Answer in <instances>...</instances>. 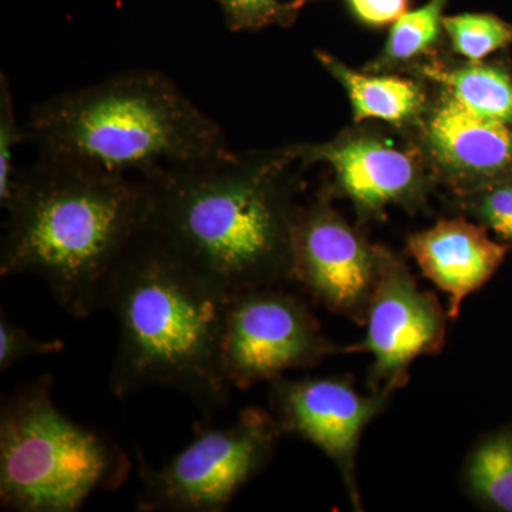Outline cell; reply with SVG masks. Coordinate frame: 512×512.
<instances>
[{
  "label": "cell",
  "mask_w": 512,
  "mask_h": 512,
  "mask_svg": "<svg viewBox=\"0 0 512 512\" xmlns=\"http://www.w3.org/2000/svg\"><path fill=\"white\" fill-rule=\"evenodd\" d=\"M295 144L231 150L144 177L148 231L231 301L293 281L301 204Z\"/></svg>",
  "instance_id": "6da1fadb"
},
{
  "label": "cell",
  "mask_w": 512,
  "mask_h": 512,
  "mask_svg": "<svg viewBox=\"0 0 512 512\" xmlns=\"http://www.w3.org/2000/svg\"><path fill=\"white\" fill-rule=\"evenodd\" d=\"M3 210L2 278L35 275L64 312L86 319L106 309L117 268L146 232L150 190L143 178L37 158Z\"/></svg>",
  "instance_id": "7a4b0ae2"
},
{
  "label": "cell",
  "mask_w": 512,
  "mask_h": 512,
  "mask_svg": "<svg viewBox=\"0 0 512 512\" xmlns=\"http://www.w3.org/2000/svg\"><path fill=\"white\" fill-rule=\"evenodd\" d=\"M228 303L146 229L121 261L106 299L120 328L109 377L113 396L168 387L205 419L221 412L232 389L222 365Z\"/></svg>",
  "instance_id": "3957f363"
},
{
  "label": "cell",
  "mask_w": 512,
  "mask_h": 512,
  "mask_svg": "<svg viewBox=\"0 0 512 512\" xmlns=\"http://www.w3.org/2000/svg\"><path fill=\"white\" fill-rule=\"evenodd\" d=\"M23 127L39 158L141 178L231 151L224 128L153 69L50 96L30 109Z\"/></svg>",
  "instance_id": "277c9868"
},
{
  "label": "cell",
  "mask_w": 512,
  "mask_h": 512,
  "mask_svg": "<svg viewBox=\"0 0 512 512\" xmlns=\"http://www.w3.org/2000/svg\"><path fill=\"white\" fill-rule=\"evenodd\" d=\"M53 377L19 386L0 410V501L16 512H76L119 490L130 458L113 440L60 412Z\"/></svg>",
  "instance_id": "5b68a950"
},
{
  "label": "cell",
  "mask_w": 512,
  "mask_h": 512,
  "mask_svg": "<svg viewBox=\"0 0 512 512\" xmlns=\"http://www.w3.org/2000/svg\"><path fill=\"white\" fill-rule=\"evenodd\" d=\"M278 421L261 409L244 410L220 429H205L163 467L141 464L137 510L221 512L264 470L281 437Z\"/></svg>",
  "instance_id": "8992f818"
},
{
  "label": "cell",
  "mask_w": 512,
  "mask_h": 512,
  "mask_svg": "<svg viewBox=\"0 0 512 512\" xmlns=\"http://www.w3.org/2000/svg\"><path fill=\"white\" fill-rule=\"evenodd\" d=\"M303 168L329 165L333 195L346 198L357 220H382L389 207L419 211L437 180L409 134L402 140L357 123L323 143L295 144Z\"/></svg>",
  "instance_id": "52a82bcc"
},
{
  "label": "cell",
  "mask_w": 512,
  "mask_h": 512,
  "mask_svg": "<svg viewBox=\"0 0 512 512\" xmlns=\"http://www.w3.org/2000/svg\"><path fill=\"white\" fill-rule=\"evenodd\" d=\"M281 286L252 289L228 303L222 365L232 387L274 382L335 352L306 303Z\"/></svg>",
  "instance_id": "ba28073f"
},
{
  "label": "cell",
  "mask_w": 512,
  "mask_h": 512,
  "mask_svg": "<svg viewBox=\"0 0 512 512\" xmlns=\"http://www.w3.org/2000/svg\"><path fill=\"white\" fill-rule=\"evenodd\" d=\"M329 181L299 207L293 229V281L330 312L365 325L387 248L373 245L333 208Z\"/></svg>",
  "instance_id": "9c48e42d"
},
{
  "label": "cell",
  "mask_w": 512,
  "mask_h": 512,
  "mask_svg": "<svg viewBox=\"0 0 512 512\" xmlns=\"http://www.w3.org/2000/svg\"><path fill=\"white\" fill-rule=\"evenodd\" d=\"M447 318L436 296L421 291L402 259L387 249L367 311L365 339L346 352L370 353L376 392L390 394L407 383L417 357L443 348Z\"/></svg>",
  "instance_id": "30bf717a"
},
{
  "label": "cell",
  "mask_w": 512,
  "mask_h": 512,
  "mask_svg": "<svg viewBox=\"0 0 512 512\" xmlns=\"http://www.w3.org/2000/svg\"><path fill=\"white\" fill-rule=\"evenodd\" d=\"M390 394L357 392L348 380L329 377L274 380L271 403L282 433L322 450L338 467L353 505L359 507L356 451L367 424L386 406Z\"/></svg>",
  "instance_id": "8fae6325"
},
{
  "label": "cell",
  "mask_w": 512,
  "mask_h": 512,
  "mask_svg": "<svg viewBox=\"0 0 512 512\" xmlns=\"http://www.w3.org/2000/svg\"><path fill=\"white\" fill-rule=\"evenodd\" d=\"M437 184L468 194L512 175V126L484 119L433 87V100L410 131Z\"/></svg>",
  "instance_id": "7c38bea8"
},
{
  "label": "cell",
  "mask_w": 512,
  "mask_h": 512,
  "mask_svg": "<svg viewBox=\"0 0 512 512\" xmlns=\"http://www.w3.org/2000/svg\"><path fill=\"white\" fill-rule=\"evenodd\" d=\"M407 251L420 271L448 298V318H457L467 296L478 291L504 261L507 248L466 218L440 220L416 232Z\"/></svg>",
  "instance_id": "4fadbf2b"
},
{
  "label": "cell",
  "mask_w": 512,
  "mask_h": 512,
  "mask_svg": "<svg viewBox=\"0 0 512 512\" xmlns=\"http://www.w3.org/2000/svg\"><path fill=\"white\" fill-rule=\"evenodd\" d=\"M315 57L345 90L356 124L377 120L410 133L429 110L433 87L419 77L356 70L325 50H315Z\"/></svg>",
  "instance_id": "5bb4252c"
},
{
  "label": "cell",
  "mask_w": 512,
  "mask_h": 512,
  "mask_svg": "<svg viewBox=\"0 0 512 512\" xmlns=\"http://www.w3.org/2000/svg\"><path fill=\"white\" fill-rule=\"evenodd\" d=\"M464 109L512 126V73L498 63L456 62L441 53L412 74Z\"/></svg>",
  "instance_id": "9a60e30c"
},
{
  "label": "cell",
  "mask_w": 512,
  "mask_h": 512,
  "mask_svg": "<svg viewBox=\"0 0 512 512\" xmlns=\"http://www.w3.org/2000/svg\"><path fill=\"white\" fill-rule=\"evenodd\" d=\"M448 0H427L407 10L390 28L379 55L366 64V72L412 76L421 64L440 56L444 49V10Z\"/></svg>",
  "instance_id": "2e32d148"
},
{
  "label": "cell",
  "mask_w": 512,
  "mask_h": 512,
  "mask_svg": "<svg viewBox=\"0 0 512 512\" xmlns=\"http://www.w3.org/2000/svg\"><path fill=\"white\" fill-rule=\"evenodd\" d=\"M464 478L478 500L512 512V437L497 434L484 440L471 454Z\"/></svg>",
  "instance_id": "e0dca14e"
},
{
  "label": "cell",
  "mask_w": 512,
  "mask_h": 512,
  "mask_svg": "<svg viewBox=\"0 0 512 512\" xmlns=\"http://www.w3.org/2000/svg\"><path fill=\"white\" fill-rule=\"evenodd\" d=\"M443 25L451 52L466 62H483L512 43V25L491 13L444 16Z\"/></svg>",
  "instance_id": "ac0fdd59"
},
{
  "label": "cell",
  "mask_w": 512,
  "mask_h": 512,
  "mask_svg": "<svg viewBox=\"0 0 512 512\" xmlns=\"http://www.w3.org/2000/svg\"><path fill=\"white\" fill-rule=\"evenodd\" d=\"M225 26L234 33H256L268 28H292L308 0H215Z\"/></svg>",
  "instance_id": "d6986e66"
},
{
  "label": "cell",
  "mask_w": 512,
  "mask_h": 512,
  "mask_svg": "<svg viewBox=\"0 0 512 512\" xmlns=\"http://www.w3.org/2000/svg\"><path fill=\"white\" fill-rule=\"evenodd\" d=\"M457 200L461 210L512 244V175L468 194L458 195Z\"/></svg>",
  "instance_id": "ffe728a7"
},
{
  "label": "cell",
  "mask_w": 512,
  "mask_h": 512,
  "mask_svg": "<svg viewBox=\"0 0 512 512\" xmlns=\"http://www.w3.org/2000/svg\"><path fill=\"white\" fill-rule=\"evenodd\" d=\"M26 143L25 127L16 117L8 74L0 73V205L6 207L15 187V148Z\"/></svg>",
  "instance_id": "44dd1931"
},
{
  "label": "cell",
  "mask_w": 512,
  "mask_h": 512,
  "mask_svg": "<svg viewBox=\"0 0 512 512\" xmlns=\"http://www.w3.org/2000/svg\"><path fill=\"white\" fill-rule=\"evenodd\" d=\"M64 343L60 340H40L30 335L5 315L0 316V370L5 372L10 366L29 357L52 355L62 352Z\"/></svg>",
  "instance_id": "7402d4cb"
},
{
  "label": "cell",
  "mask_w": 512,
  "mask_h": 512,
  "mask_svg": "<svg viewBox=\"0 0 512 512\" xmlns=\"http://www.w3.org/2000/svg\"><path fill=\"white\" fill-rule=\"evenodd\" d=\"M346 3L350 13L369 28L393 25L409 10V0H346Z\"/></svg>",
  "instance_id": "603a6c76"
}]
</instances>
